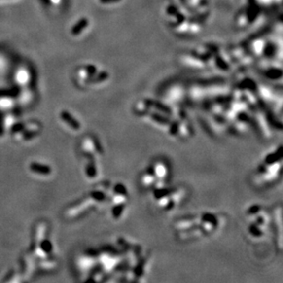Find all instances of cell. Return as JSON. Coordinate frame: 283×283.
Segmentation results:
<instances>
[{
    "label": "cell",
    "instance_id": "cell-1",
    "mask_svg": "<svg viewBox=\"0 0 283 283\" xmlns=\"http://www.w3.org/2000/svg\"><path fill=\"white\" fill-rule=\"evenodd\" d=\"M282 173V146L266 155L263 162L258 166L257 177L263 184H270L281 176Z\"/></svg>",
    "mask_w": 283,
    "mask_h": 283
},
{
    "label": "cell",
    "instance_id": "cell-2",
    "mask_svg": "<svg viewBox=\"0 0 283 283\" xmlns=\"http://www.w3.org/2000/svg\"><path fill=\"white\" fill-rule=\"evenodd\" d=\"M220 219L213 212H203L198 218V226L203 236L212 235L218 229Z\"/></svg>",
    "mask_w": 283,
    "mask_h": 283
},
{
    "label": "cell",
    "instance_id": "cell-3",
    "mask_svg": "<svg viewBox=\"0 0 283 283\" xmlns=\"http://www.w3.org/2000/svg\"><path fill=\"white\" fill-rule=\"evenodd\" d=\"M148 168L150 169L152 174H154L158 183H164L165 181H167L171 175L169 164L163 160L155 161Z\"/></svg>",
    "mask_w": 283,
    "mask_h": 283
},
{
    "label": "cell",
    "instance_id": "cell-4",
    "mask_svg": "<svg viewBox=\"0 0 283 283\" xmlns=\"http://www.w3.org/2000/svg\"><path fill=\"white\" fill-rule=\"evenodd\" d=\"M82 148L85 154L90 156L91 158L94 159L96 157H99L103 152L101 145L99 144L98 141L91 136H87L83 140Z\"/></svg>",
    "mask_w": 283,
    "mask_h": 283
},
{
    "label": "cell",
    "instance_id": "cell-5",
    "mask_svg": "<svg viewBox=\"0 0 283 283\" xmlns=\"http://www.w3.org/2000/svg\"><path fill=\"white\" fill-rule=\"evenodd\" d=\"M141 181H142V186L146 188V189H152L158 183L154 174H152V172L150 171L149 168H148L142 174V180Z\"/></svg>",
    "mask_w": 283,
    "mask_h": 283
},
{
    "label": "cell",
    "instance_id": "cell-6",
    "mask_svg": "<svg viewBox=\"0 0 283 283\" xmlns=\"http://www.w3.org/2000/svg\"><path fill=\"white\" fill-rule=\"evenodd\" d=\"M61 119L63 121H65V124L74 131H79L81 129V125H80L79 121H77L73 116L68 114V113H66V112H63L61 114Z\"/></svg>",
    "mask_w": 283,
    "mask_h": 283
},
{
    "label": "cell",
    "instance_id": "cell-7",
    "mask_svg": "<svg viewBox=\"0 0 283 283\" xmlns=\"http://www.w3.org/2000/svg\"><path fill=\"white\" fill-rule=\"evenodd\" d=\"M90 160L91 161H88L85 165V169H84L85 175L89 179H95L98 175V168H97L96 161H94V158H91Z\"/></svg>",
    "mask_w": 283,
    "mask_h": 283
},
{
    "label": "cell",
    "instance_id": "cell-8",
    "mask_svg": "<svg viewBox=\"0 0 283 283\" xmlns=\"http://www.w3.org/2000/svg\"><path fill=\"white\" fill-rule=\"evenodd\" d=\"M31 170L33 173H36V174H39V175H48L51 173L50 168L47 167L46 165L39 164V163H32Z\"/></svg>",
    "mask_w": 283,
    "mask_h": 283
},
{
    "label": "cell",
    "instance_id": "cell-9",
    "mask_svg": "<svg viewBox=\"0 0 283 283\" xmlns=\"http://www.w3.org/2000/svg\"><path fill=\"white\" fill-rule=\"evenodd\" d=\"M46 231H47V224L46 223L39 224V226L37 227V232H36V241L37 242H40L43 240V238L45 237Z\"/></svg>",
    "mask_w": 283,
    "mask_h": 283
}]
</instances>
